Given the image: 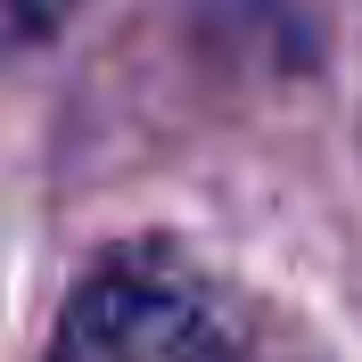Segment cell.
I'll use <instances>...</instances> for the list:
<instances>
[{"label":"cell","instance_id":"1","mask_svg":"<svg viewBox=\"0 0 362 362\" xmlns=\"http://www.w3.org/2000/svg\"><path fill=\"white\" fill-rule=\"evenodd\" d=\"M49 362H247L223 288L165 247H124L58 313Z\"/></svg>","mask_w":362,"mask_h":362},{"label":"cell","instance_id":"2","mask_svg":"<svg viewBox=\"0 0 362 362\" xmlns=\"http://www.w3.org/2000/svg\"><path fill=\"white\" fill-rule=\"evenodd\" d=\"M83 0H8V17L25 25V33H49V25H66Z\"/></svg>","mask_w":362,"mask_h":362}]
</instances>
